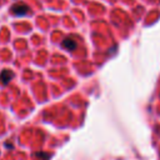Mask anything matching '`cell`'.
<instances>
[{"label":"cell","mask_w":160,"mask_h":160,"mask_svg":"<svg viewBox=\"0 0 160 160\" xmlns=\"http://www.w3.org/2000/svg\"><path fill=\"white\" fill-rule=\"evenodd\" d=\"M10 11H11V14H14L16 16H24V15L29 14L30 9H29V6L25 2H16V4H14L11 6Z\"/></svg>","instance_id":"1"},{"label":"cell","mask_w":160,"mask_h":160,"mask_svg":"<svg viewBox=\"0 0 160 160\" xmlns=\"http://www.w3.org/2000/svg\"><path fill=\"white\" fill-rule=\"evenodd\" d=\"M62 48H65L66 50H69V51H72V50H75L76 49V46H78V44H76V41L74 40V39H71V38H65L64 40H62Z\"/></svg>","instance_id":"2"},{"label":"cell","mask_w":160,"mask_h":160,"mask_svg":"<svg viewBox=\"0 0 160 160\" xmlns=\"http://www.w3.org/2000/svg\"><path fill=\"white\" fill-rule=\"evenodd\" d=\"M12 76H14V72L12 71H10V70H2L1 74H0V82L2 85H6L12 79Z\"/></svg>","instance_id":"3"}]
</instances>
